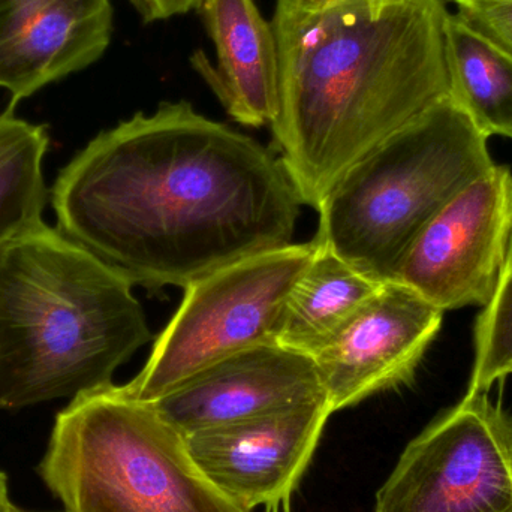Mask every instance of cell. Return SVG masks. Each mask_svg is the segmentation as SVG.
Segmentation results:
<instances>
[{"instance_id":"277c9868","label":"cell","mask_w":512,"mask_h":512,"mask_svg":"<svg viewBox=\"0 0 512 512\" xmlns=\"http://www.w3.org/2000/svg\"><path fill=\"white\" fill-rule=\"evenodd\" d=\"M487 141L441 99L343 174L319 206L313 242L391 282L427 222L495 165Z\"/></svg>"},{"instance_id":"7402d4cb","label":"cell","mask_w":512,"mask_h":512,"mask_svg":"<svg viewBox=\"0 0 512 512\" xmlns=\"http://www.w3.org/2000/svg\"><path fill=\"white\" fill-rule=\"evenodd\" d=\"M292 2L304 3V5H316V3L327 2V0H292Z\"/></svg>"},{"instance_id":"7c38bea8","label":"cell","mask_w":512,"mask_h":512,"mask_svg":"<svg viewBox=\"0 0 512 512\" xmlns=\"http://www.w3.org/2000/svg\"><path fill=\"white\" fill-rule=\"evenodd\" d=\"M111 0H0V89L12 105L101 59Z\"/></svg>"},{"instance_id":"d4e9b609","label":"cell","mask_w":512,"mask_h":512,"mask_svg":"<svg viewBox=\"0 0 512 512\" xmlns=\"http://www.w3.org/2000/svg\"><path fill=\"white\" fill-rule=\"evenodd\" d=\"M511 375H512V369H511Z\"/></svg>"},{"instance_id":"9c48e42d","label":"cell","mask_w":512,"mask_h":512,"mask_svg":"<svg viewBox=\"0 0 512 512\" xmlns=\"http://www.w3.org/2000/svg\"><path fill=\"white\" fill-rule=\"evenodd\" d=\"M327 399L186 436L210 483L243 511L288 504L331 417Z\"/></svg>"},{"instance_id":"ba28073f","label":"cell","mask_w":512,"mask_h":512,"mask_svg":"<svg viewBox=\"0 0 512 512\" xmlns=\"http://www.w3.org/2000/svg\"><path fill=\"white\" fill-rule=\"evenodd\" d=\"M511 239V168L495 164L427 222L393 280L442 312L486 307L498 286Z\"/></svg>"},{"instance_id":"3957f363","label":"cell","mask_w":512,"mask_h":512,"mask_svg":"<svg viewBox=\"0 0 512 512\" xmlns=\"http://www.w3.org/2000/svg\"><path fill=\"white\" fill-rule=\"evenodd\" d=\"M122 274L42 224L0 251V411L113 384L152 340Z\"/></svg>"},{"instance_id":"ac0fdd59","label":"cell","mask_w":512,"mask_h":512,"mask_svg":"<svg viewBox=\"0 0 512 512\" xmlns=\"http://www.w3.org/2000/svg\"><path fill=\"white\" fill-rule=\"evenodd\" d=\"M457 17L512 54V0H454Z\"/></svg>"},{"instance_id":"6da1fadb","label":"cell","mask_w":512,"mask_h":512,"mask_svg":"<svg viewBox=\"0 0 512 512\" xmlns=\"http://www.w3.org/2000/svg\"><path fill=\"white\" fill-rule=\"evenodd\" d=\"M51 203L62 236L149 289L292 245L303 206L276 153L186 101L99 134Z\"/></svg>"},{"instance_id":"4fadbf2b","label":"cell","mask_w":512,"mask_h":512,"mask_svg":"<svg viewBox=\"0 0 512 512\" xmlns=\"http://www.w3.org/2000/svg\"><path fill=\"white\" fill-rule=\"evenodd\" d=\"M215 44L212 63L204 51L191 57L227 113L240 125L261 128L276 116L279 53L273 26L254 0H204L198 8Z\"/></svg>"},{"instance_id":"8992f818","label":"cell","mask_w":512,"mask_h":512,"mask_svg":"<svg viewBox=\"0 0 512 512\" xmlns=\"http://www.w3.org/2000/svg\"><path fill=\"white\" fill-rule=\"evenodd\" d=\"M313 252V240L292 243L234 262L186 286L146 366L122 385L123 391L141 402H155L230 355L277 343L289 295Z\"/></svg>"},{"instance_id":"8fae6325","label":"cell","mask_w":512,"mask_h":512,"mask_svg":"<svg viewBox=\"0 0 512 512\" xmlns=\"http://www.w3.org/2000/svg\"><path fill=\"white\" fill-rule=\"evenodd\" d=\"M321 399L327 396L315 360L268 343L212 364L149 403L189 436Z\"/></svg>"},{"instance_id":"9a60e30c","label":"cell","mask_w":512,"mask_h":512,"mask_svg":"<svg viewBox=\"0 0 512 512\" xmlns=\"http://www.w3.org/2000/svg\"><path fill=\"white\" fill-rule=\"evenodd\" d=\"M450 98L486 137L512 140V54L450 14L445 24Z\"/></svg>"},{"instance_id":"e0dca14e","label":"cell","mask_w":512,"mask_h":512,"mask_svg":"<svg viewBox=\"0 0 512 512\" xmlns=\"http://www.w3.org/2000/svg\"><path fill=\"white\" fill-rule=\"evenodd\" d=\"M474 340L468 393H489L512 369V239L495 294L475 325Z\"/></svg>"},{"instance_id":"ffe728a7","label":"cell","mask_w":512,"mask_h":512,"mask_svg":"<svg viewBox=\"0 0 512 512\" xmlns=\"http://www.w3.org/2000/svg\"><path fill=\"white\" fill-rule=\"evenodd\" d=\"M17 508L9 498L8 477L0 471V512H14Z\"/></svg>"},{"instance_id":"44dd1931","label":"cell","mask_w":512,"mask_h":512,"mask_svg":"<svg viewBox=\"0 0 512 512\" xmlns=\"http://www.w3.org/2000/svg\"><path fill=\"white\" fill-rule=\"evenodd\" d=\"M399 2H402V0H367V5H369L370 12H372L375 17H379L385 9Z\"/></svg>"},{"instance_id":"2e32d148","label":"cell","mask_w":512,"mask_h":512,"mask_svg":"<svg viewBox=\"0 0 512 512\" xmlns=\"http://www.w3.org/2000/svg\"><path fill=\"white\" fill-rule=\"evenodd\" d=\"M47 147L44 126L18 119L12 108L0 116V251L44 224Z\"/></svg>"},{"instance_id":"d6986e66","label":"cell","mask_w":512,"mask_h":512,"mask_svg":"<svg viewBox=\"0 0 512 512\" xmlns=\"http://www.w3.org/2000/svg\"><path fill=\"white\" fill-rule=\"evenodd\" d=\"M203 2L204 0H131L146 23L188 14L192 9L200 8Z\"/></svg>"},{"instance_id":"5bb4252c","label":"cell","mask_w":512,"mask_h":512,"mask_svg":"<svg viewBox=\"0 0 512 512\" xmlns=\"http://www.w3.org/2000/svg\"><path fill=\"white\" fill-rule=\"evenodd\" d=\"M382 283L315 243L312 259L289 295L277 343L315 357L360 315Z\"/></svg>"},{"instance_id":"7a4b0ae2","label":"cell","mask_w":512,"mask_h":512,"mask_svg":"<svg viewBox=\"0 0 512 512\" xmlns=\"http://www.w3.org/2000/svg\"><path fill=\"white\" fill-rule=\"evenodd\" d=\"M442 0H277L273 146L301 204L318 210L343 174L450 96Z\"/></svg>"},{"instance_id":"cb8c5ba5","label":"cell","mask_w":512,"mask_h":512,"mask_svg":"<svg viewBox=\"0 0 512 512\" xmlns=\"http://www.w3.org/2000/svg\"><path fill=\"white\" fill-rule=\"evenodd\" d=\"M14 512H23V511H20V510H15Z\"/></svg>"},{"instance_id":"30bf717a","label":"cell","mask_w":512,"mask_h":512,"mask_svg":"<svg viewBox=\"0 0 512 512\" xmlns=\"http://www.w3.org/2000/svg\"><path fill=\"white\" fill-rule=\"evenodd\" d=\"M444 312L402 283H382L360 315L313 357L331 411L409 384Z\"/></svg>"},{"instance_id":"603a6c76","label":"cell","mask_w":512,"mask_h":512,"mask_svg":"<svg viewBox=\"0 0 512 512\" xmlns=\"http://www.w3.org/2000/svg\"><path fill=\"white\" fill-rule=\"evenodd\" d=\"M274 512H289L288 504L282 505V507L276 508Z\"/></svg>"},{"instance_id":"5b68a950","label":"cell","mask_w":512,"mask_h":512,"mask_svg":"<svg viewBox=\"0 0 512 512\" xmlns=\"http://www.w3.org/2000/svg\"><path fill=\"white\" fill-rule=\"evenodd\" d=\"M36 474L65 512H246L201 472L186 436L122 385L57 414Z\"/></svg>"},{"instance_id":"52a82bcc","label":"cell","mask_w":512,"mask_h":512,"mask_svg":"<svg viewBox=\"0 0 512 512\" xmlns=\"http://www.w3.org/2000/svg\"><path fill=\"white\" fill-rule=\"evenodd\" d=\"M375 512H512V414L468 393L409 442Z\"/></svg>"}]
</instances>
